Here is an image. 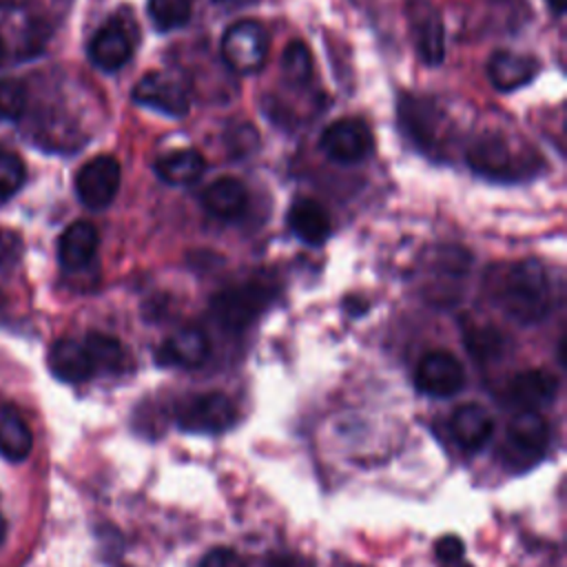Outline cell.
Instances as JSON below:
<instances>
[{"label": "cell", "instance_id": "cell-1", "mask_svg": "<svg viewBox=\"0 0 567 567\" xmlns=\"http://www.w3.org/2000/svg\"><path fill=\"white\" fill-rule=\"evenodd\" d=\"M496 306L516 323L532 326L547 317L551 308V279L536 259L509 264L494 279Z\"/></svg>", "mask_w": 567, "mask_h": 567}, {"label": "cell", "instance_id": "cell-2", "mask_svg": "<svg viewBox=\"0 0 567 567\" xmlns=\"http://www.w3.org/2000/svg\"><path fill=\"white\" fill-rule=\"evenodd\" d=\"M534 151H516L498 133H485L467 148L470 166L494 182H518L534 173Z\"/></svg>", "mask_w": 567, "mask_h": 567}, {"label": "cell", "instance_id": "cell-3", "mask_svg": "<svg viewBox=\"0 0 567 567\" xmlns=\"http://www.w3.org/2000/svg\"><path fill=\"white\" fill-rule=\"evenodd\" d=\"M549 427L538 412H516L507 425L501 458L507 470L525 472L547 452Z\"/></svg>", "mask_w": 567, "mask_h": 567}, {"label": "cell", "instance_id": "cell-4", "mask_svg": "<svg viewBox=\"0 0 567 567\" xmlns=\"http://www.w3.org/2000/svg\"><path fill=\"white\" fill-rule=\"evenodd\" d=\"M272 295V288H268L266 284H237L224 288L210 299V312L224 330L239 332L248 328L268 308Z\"/></svg>", "mask_w": 567, "mask_h": 567}, {"label": "cell", "instance_id": "cell-5", "mask_svg": "<svg viewBox=\"0 0 567 567\" xmlns=\"http://www.w3.org/2000/svg\"><path fill=\"white\" fill-rule=\"evenodd\" d=\"M175 421L186 432L219 434L235 425L237 408L224 392H199L175 405Z\"/></svg>", "mask_w": 567, "mask_h": 567}, {"label": "cell", "instance_id": "cell-6", "mask_svg": "<svg viewBox=\"0 0 567 567\" xmlns=\"http://www.w3.org/2000/svg\"><path fill=\"white\" fill-rule=\"evenodd\" d=\"M221 55L237 73H255L268 55V35L255 20L230 24L221 38Z\"/></svg>", "mask_w": 567, "mask_h": 567}, {"label": "cell", "instance_id": "cell-7", "mask_svg": "<svg viewBox=\"0 0 567 567\" xmlns=\"http://www.w3.org/2000/svg\"><path fill=\"white\" fill-rule=\"evenodd\" d=\"M405 18L421 62L436 66L445 58V27L439 9L430 0H410Z\"/></svg>", "mask_w": 567, "mask_h": 567}, {"label": "cell", "instance_id": "cell-8", "mask_svg": "<svg viewBox=\"0 0 567 567\" xmlns=\"http://www.w3.org/2000/svg\"><path fill=\"white\" fill-rule=\"evenodd\" d=\"M374 137L370 126L357 117H343L323 128L319 148L339 164H354L370 155Z\"/></svg>", "mask_w": 567, "mask_h": 567}, {"label": "cell", "instance_id": "cell-9", "mask_svg": "<svg viewBox=\"0 0 567 567\" xmlns=\"http://www.w3.org/2000/svg\"><path fill=\"white\" fill-rule=\"evenodd\" d=\"M414 385L421 394L434 399L454 396L465 385V370L452 352L432 350L419 361L414 372Z\"/></svg>", "mask_w": 567, "mask_h": 567}, {"label": "cell", "instance_id": "cell-10", "mask_svg": "<svg viewBox=\"0 0 567 567\" xmlns=\"http://www.w3.org/2000/svg\"><path fill=\"white\" fill-rule=\"evenodd\" d=\"M122 179L120 162L111 155H97L89 159L75 175V193L89 208H106L117 195Z\"/></svg>", "mask_w": 567, "mask_h": 567}, {"label": "cell", "instance_id": "cell-11", "mask_svg": "<svg viewBox=\"0 0 567 567\" xmlns=\"http://www.w3.org/2000/svg\"><path fill=\"white\" fill-rule=\"evenodd\" d=\"M399 124L403 133L410 137L414 146L423 153H432L439 148V135L443 115L430 100H421L414 95H403L399 100Z\"/></svg>", "mask_w": 567, "mask_h": 567}, {"label": "cell", "instance_id": "cell-12", "mask_svg": "<svg viewBox=\"0 0 567 567\" xmlns=\"http://www.w3.org/2000/svg\"><path fill=\"white\" fill-rule=\"evenodd\" d=\"M558 394V379L547 370H523L514 374L503 392V401L516 412H538L554 403Z\"/></svg>", "mask_w": 567, "mask_h": 567}, {"label": "cell", "instance_id": "cell-13", "mask_svg": "<svg viewBox=\"0 0 567 567\" xmlns=\"http://www.w3.org/2000/svg\"><path fill=\"white\" fill-rule=\"evenodd\" d=\"M133 100L168 117H184L190 109L184 86L164 73H146L135 84Z\"/></svg>", "mask_w": 567, "mask_h": 567}, {"label": "cell", "instance_id": "cell-14", "mask_svg": "<svg viewBox=\"0 0 567 567\" xmlns=\"http://www.w3.org/2000/svg\"><path fill=\"white\" fill-rule=\"evenodd\" d=\"M208 352V339L199 328H182L157 348L155 359L166 368H199Z\"/></svg>", "mask_w": 567, "mask_h": 567}, {"label": "cell", "instance_id": "cell-15", "mask_svg": "<svg viewBox=\"0 0 567 567\" xmlns=\"http://www.w3.org/2000/svg\"><path fill=\"white\" fill-rule=\"evenodd\" d=\"M133 55V40L128 31L111 20L89 42V58L102 71H117Z\"/></svg>", "mask_w": 567, "mask_h": 567}, {"label": "cell", "instance_id": "cell-16", "mask_svg": "<svg viewBox=\"0 0 567 567\" xmlns=\"http://www.w3.org/2000/svg\"><path fill=\"white\" fill-rule=\"evenodd\" d=\"M450 432L465 452L481 450L494 434V416L478 403H465L454 410Z\"/></svg>", "mask_w": 567, "mask_h": 567}, {"label": "cell", "instance_id": "cell-17", "mask_svg": "<svg viewBox=\"0 0 567 567\" xmlns=\"http://www.w3.org/2000/svg\"><path fill=\"white\" fill-rule=\"evenodd\" d=\"M49 370L55 379L64 383H84L95 372V365L89 357V350L82 341L75 339H60L49 350Z\"/></svg>", "mask_w": 567, "mask_h": 567}, {"label": "cell", "instance_id": "cell-18", "mask_svg": "<svg viewBox=\"0 0 567 567\" xmlns=\"http://www.w3.org/2000/svg\"><path fill=\"white\" fill-rule=\"evenodd\" d=\"M487 73L498 91H514L529 84L538 73V62L532 55L514 51H496L489 58Z\"/></svg>", "mask_w": 567, "mask_h": 567}, {"label": "cell", "instance_id": "cell-19", "mask_svg": "<svg viewBox=\"0 0 567 567\" xmlns=\"http://www.w3.org/2000/svg\"><path fill=\"white\" fill-rule=\"evenodd\" d=\"M290 230L310 246H321L330 237V217L326 208L310 197H299L288 210Z\"/></svg>", "mask_w": 567, "mask_h": 567}, {"label": "cell", "instance_id": "cell-20", "mask_svg": "<svg viewBox=\"0 0 567 567\" xmlns=\"http://www.w3.org/2000/svg\"><path fill=\"white\" fill-rule=\"evenodd\" d=\"M97 250V230L91 221H73L58 241V257L66 270L84 268Z\"/></svg>", "mask_w": 567, "mask_h": 567}, {"label": "cell", "instance_id": "cell-21", "mask_svg": "<svg viewBox=\"0 0 567 567\" xmlns=\"http://www.w3.org/2000/svg\"><path fill=\"white\" fill-rule=\"evenodd\" d=\"M204 208L219 219H235L248 206L246 186L235 177H217L202 193Z\"/></svg>", "mask_w": 567, "mask_h": 567}, {"label": "cell", "instance_id": "cell-22", "mask_svg": "<svg viewBox=\"0 0 567 567\" xmlns=\"http://www.w3.org/2000/svg\"><path fill=\"white\" fill-rule=\"evenodd\" d=\"M33 450V434L18 410L0 405V456L20 463Z\"/></svg>", "mask_w": 567, "mask_h": 567}, {"label": "cell", "instance_id": "cell-23", "mask_svg": "<svg viewBox=\"0 0 567 567\" xmlns=\"http://www.w3.org/2000/svg\"><path fill=\"white\" fill-rule=\"evenodd\" d=\"M206 168V162L199 151L195 148H182L173 151L155 162V173L162 182L173 184V186H184L193 184L195 179L202 177Z\"/></svg>", "mask_w": 567, "mask_h": 567}, {"label": "cell", "instance_id": "cell-24", "mask_svg": "<svg viewBox=\"0 0 567 567\" xmlns=\"http://www.w3.org/2000/svg\"><path fill=\"white\" fill-rule=\"evenodd\" d=\"M82 343L89 350L95 372H122L124 370L126 352H124V346L115 337L104 334V332H89Z\"/></svg>", "mask_w": 567, "mask_h": 567}, {"label": "cell", "instance_id": "cell-25", "mask_svg": "<svg viewBox=\"0 0 567 567\" xmlns=\"http://www.w3.org/2000/svg\"><path fill=\"white\" fill-rule=\"evenodd\" d=\"M148 18L157 31L179 29L190 18V0H148Z\"/></svg>", "mask_w": 567, "mask_h": 567}, {"label": "cell", "instance_id": "cell-26", "mask_svg": "<svg viewBox=\"0 0 567 567\" xmlns=\"http://www.w3.org/2000/svg\"><path fill=\"white\" fill-rule=\"evenodd\" d=\"M281 71L284 78L292 84H303L310 80L312 73V55L303 42H290L281 55Z\"/></svg>", "mask_w": 567, "mask_h": 567}, {"label": "cell", "instance_id": "cell-27", "mask_svg": "<svg viewBox=\"0 0 567 567\" xmlns=\"http://www.w3.org/2000/svg\"><path fill=\"white\" fill-rule=\"evenodd\" d=\"M24 177H27V168L20 155L0 151V199L13 197L22 188Z\"/></svg>", "mask_w": 567, "mask_h": 567}, {"label": "cell", "instance_id": "cell-28", "mask_svg": "<svg viewBox=\"0 0 567 567\" xmlns=\"http://www.w3.org/2000/svg\"><path fill=\"white\" fill-rule=\"evenodd\" d=\"M27 106L24 84L11 78L0 80V117L18 120Z\"/></svg>", "mask_w": 567, "mask_h": 567}, {"label": "cell", "instance_id": "cell-29", "mask_svg": "<svg viewBox=\"0 0 567 567\" xmlns=\"http://www.w3.org/2000/svg\"><path fill=\"white\" fill-rule=\"evenodd\" d=\"M434 554H436V560H439L441 567H472L465 560L463 540L454 534H447V536L439 538L436 545H434Z\"/></svg>", "mask_w": 567, "mask_h": 567}, {"label": "cell", "instance_id": "cell-30", "mask_svg": "<svg viewBox=\"0 0 567 567\" xmlns=\"http://www.w3.org/2000/svg\"><path fill=\"white\" fill-rule=\"evenodd\" d=\"M228 140V148L235 157H244V155H250L257 144H259V137H257V131L250 126V124H237L228 131L226 135Z\"/></svg>", "mask_w": 567, "mask_h": 567}, {"label": "cell", "instance_id": "cell-31", "mask_svg": "<svg viewBox=\"0 0 567 567\" xmlns=\"http://www.w3.org/2000/svg\"><path fill=\"white\" fill-rule=\"evenodd\" d=\"M467 343H470V350L474 352V357H481V359L496 357L501 352V337H498V332H489V330L478 332L476 330V334L467 337Z\"/></svg>", "mask_w": 567, "mask_h": 567}, {"label": "cell", "instance_id": "cell-32", "mask_svg": "<svg viewBox=\"0 0 567 567\" xmlns=\"http://www.w3.org/2000/svg\"><path fill=\"white\" fill-rule=\"evenodd\" d=\"M199 567H246V563L235 549L215 547L199 560Z\"/></svg>", "mask_w": 567, "mask_h": 567}, {"label": "cell", "instance_id": "cell-33", "mask_svg": "<svg viewBox=\"0 0 567 567\" xmlns=\"http://www.w3.org/2000/svg\"><path fill=\"white\" fill-rule=\"evenodd\" d=\"M22 252V241L13 230H0V266H11Z\"/></svg>", "mask_w": 567, "mask_h": 567}, {"label": "cell", "instance_id": "cell-34", "mask_svg": "<svg viewBox=\"0 0 567 567\" xmlns=\"http://www.w3.org/2000/svg\"><path fill=\"white\" fill-rule=\"evenodd\" d=\"M268 567H315V563L303 554L279 551L268 558Z\"/></svg>", "mask_w": 567, "mask_h": 567}, {"label": "cell", "instance_id": "cell-35", "mask_svg": "<svg viewBox=\"0 0 567 567\" xmlns=\"http://www.w3.org/2000/svg\"><path fill=\"white\" fill-rule=\"evenodd\" d=\"M549 7H551L556 13H560L563 7H565V0H549Z\"/></svg>", "mask_w": 567, "mask_h": 567}, {"label": "cell", "instance_id": "cell-36", "mask_svg": "<svg viewBox=\"0 0 567 567\" xmlns=\"http://www.w3.org/2000/svg\"><path fill=\"white\" fill-rule=\"evenodd\" d=\"M4 536H7V523H4V516L0 514V543L4 540Z\"/></svg>", "mask_w": 567, "mask_h": 567}, {"label": "cell", "instance_id": "cell-37", "mask_svg": "<svg viewBox=\"0 0 567 567\" xmlns=\"http://www.w3.org/2000/svg\"><path fill=\"white\" fill-rule=\"evenodd\" d=\"M215 2H217V4H230V7H233V4H237L239 0H215ZM241 2H248V0H241Z\"/></svg>", "mask_w": 567, "mask_h": 567}, {"label": "cell", "instance_id": "cell-38", "mask_svg": "<svg viewBox=\"0 0 567 567\" xmlns=\"http://www.w3.org/2000/svg\"><path fill=\"white\" fill-rule=\"evenodd\" d=\"M2 53H4V49H2V40H0V60H2Z\"/></svg>", "mask_w": 567, "mask_h": 567}]
</instances>
